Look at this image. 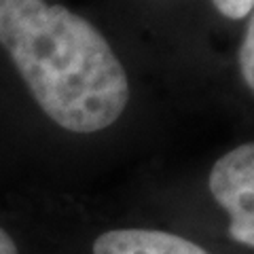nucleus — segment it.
Returning a JSON list of instances; mask_svg holds the SVG:
<instances>
[{"label": "nucleus", "instance_id": "obj_5", "mask_svg": "<svg viewBox=\"0 0 254 254\" xmlns=\"http://www.w3.org/2000/svg\"><path fill=\"white\" fill-rule=\"evenodd\" d=\"M212 4L229 19H244L254 9V0H212Z\"/></svg>", "mask_w": 254, "mask_h": 254}, {"label": "nucleus", "instance_id": "obj_2", "mask_svg": "<svg viewBox=\"0 0 254 254\" xmlns=\"http://www.w3.org/2000/svg\"><path fill=\"white\" fill-rule=\"evenodd\" d=\"M208 187L229 216V235L254 248V142L222 155L212 165Z\"/></svg>", "mask_w": 254, "mask_h": 254}, {"label": "nucleus", "instance_id": "obj_3", "mask_svg": "<svg viewBox=\"0 0 254 254\" xmlns=\"http://www.w3.org/2000/svg\"><path fill=\"white\" fill-rule=\"evenodd\" d=\"M93 254H208L195 242L157 229H113L93 242Z\"/></svg>", "mask_w": 254, "mask_h": 254}, {"label": "nucleus", "instance_id": "obj_1", "mask_svg": "<svg viewBox=\"0 0 254 254\" xmlns=\"http://www.w3.org/2000/svg\"><path fill=\"white\" fill-rule=\"evenodd\" d=\"M0 45L36 104L64 129L95 133L123 115L127 74L81 15L45 0H0Z\"/></svg>", "mask_w": 254, "mask_h": 254}, {"label": "nucleus", "instance_id": "obj_4", "mask_svg": "<svg viewBox=\"0 0 254 254\" xmlns=\"http://www.w3.org/2000/svg\"><path fill=\"white\" fill-rule=\"evenodd\" d=\"M240 70L246 85L254 91V9L250 11L248 26L244 32V41L240 47Z\"/></svg>", "mask_w": 254, "mask_h": 254}, {"label": "nucleus", "instance_id": "obj_6", "mask_svg": "<svg viewBox=\"0 0 254 254\" xmlns=\"http://www.w3.org/2000/svg\"><path fill=\"white\" fill-rule=\"evenodd\" d=\"M0 254H19L17 246H15L13 237L4 231V229H0Z\"/></svg>", "mask_w": 254, "mask_h": 254}]
</instances>
